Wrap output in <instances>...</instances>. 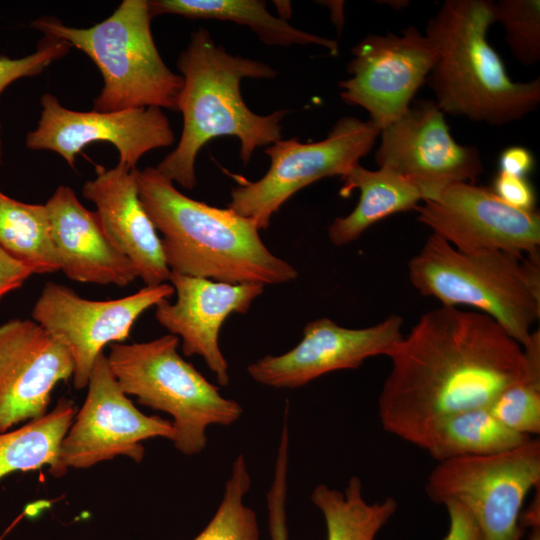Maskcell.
Masks as SVG:
<instances>
[{
	"label": "cell",
	"instance_id": "1",
	"mask_svg": "<svg viewBox=\"0 0 540 540\" xmlns=\"http://www.w3.org/2000/svg\"><path fill=\"white\" fill-rule=\"evenodd\" d=\"M388 357L380 422L413 445L438 419L488 407L526 364L523 347L490 316L444 305L423 314Z\"/></svg>",
	"mask_w": 540,
	"mask_h": 540
},
{
	"label": "cell",
	"instance_id": "2",
	"mask_svg": "<svg viewBox=\"0 0 540 540\" xmlns=\"http://www.w3.org/2000/svg\"><path fill=\"white\" fill-rule=\"evenodd\" d=\"M142 204L171 272L231 284H283L297 270L273 254L249 218L194 200L155 167L136 169Z\"/></svg>",
	"mask_w": 540,
	"mask_h": 540
},
{
	"label": "cell",
	"instance_id": "3",
	"mask_svg": "<svg viewBox=\"0 0 540 540\" xmlns=\"http://www.w3.org/2000/svg\"><path fill=\"white\" fill-rule=\"evenodd\" d=\"M177 64L184 80L177 101V110L183 115V129L176 148L155 167L166 178L193 189L197 183V155L216 137L238 138L244 165L258 147L281 139V121L288 111L258 115L245 104L240 91L245 78H274L276 71L272 67L229 54L204 28L191 34Z\"/></svg>",
	"mask_w": 540,
	"mask_h": 540
},
{
	"label": "cell",
	"instance_id": "4",
	"mask_svg": "<svg viewBox=\"0 0 540 540\" xmlns=\"http://www.w3.org/2000/svg\"><path fill=\"white\" fill-rule=\"evenodd\" d=\"M494 22L490 0H446L428 20L425 35L438 57L426 83L443 113L498 126L537 109L540 78L510 79L487 41Z\"/></svg>",
	"mask_w": 540,
	"mask_h": 540
},
{
	"label": "cell",
	"instance_id": "5",
	"mask_svg": "<svg viewBox=\"0 0 540 540\" xmlns=\"http://www.w3.org/2000/svg\"><path fill=\"white\" fill-rule=\"evenodd\" d=\"M152 18L147 0H123L108 18L88 28L66 26L52 17L30 25L81 50L96 64L104 85L92 110H177L184 80L161 58L151 32Z\"/></svg>",
	"mask_w": 540,
	"mask_h": 540
},
{
	"label": "cell",
	"instance_id": "6",
	"mask_svg": "<svg viewBox=\"0 0 540 540\" xmlns=\"http://www.w3.org/2000/svg\"><path fill=\"white\" fill-rule=\"evenodd\" d=\"M179 341L166 334L145 342L115 343L106 356L122 391L136 397L139 404L170 415L174 447L194 456L206 448L210 426L234 424L243 408L222 396L216 385L179 355Z\"/></svg>",
	"mask_w": 540,
	"mask_h": 540
},
{
	"label": "cell",
	"instance_id": "7",
	"mask_svg": "<svg viewBox=\"0 0 540 540\" xmlns=\"http://www.w3.org/2000/svg\"><path fill=\"white\" fill-rule=\"evenodd\" d=\"M523 256L502 251L464 253L432 234L408 262V277L421 295L444 306L480 310L524 346L540 317V300L524 280Z\"/></svg>",
	"mask_w": 540,
	"mask_h": 540
},
{
	"label": "cell",
	"instance_id": "8",
	"mask_svg": "<svg viewBox=\"0 0 540 540\" xmlns=\"http://www.w3.org/2000/svg\"><path fill=\"white\" fill-rule=\"evenodd\" d=\"M539 483L540 440L531 438L504 452L438 462L425 490L437 504L464 507L484 540H521L522 506Z\"/></svg>",
	"mask_w": 540,
	"mask_h": 540
},
{
	"label": "cell",
	"instance_id": "9",
	"mask_svg": "<svg viewBox=\"0 0 540 540\" xmlns=\"http://www.w3.org/2000/svg\"><path fill=\"white\" fill-rule=\"evenodd\" d=\"M380 130L369 120L341 117L318 142L278 140L265 149L270 167L257 181L231 190L229 209L267 229L272 216L296 192L322 178L344 176L373 148Z\"/></svg>",
	"mask_w": 540,
	"mask_h": 540
},
{
	"label": "cell",
	"instance_id": "10",
	"mask_svg": "<svg viewBox=\"0 0 540 540\" xmlns=\"http://www.w3.org/2000/svg\"><path fill=\"white\" fill-rule=\"evenodd\" d=\"M175 293L169 283L145 286L125 297L90 300L56 282H46L36 300L32 319L69 351L73 385L87 387L97 358L108 344L124 343L136 320Z\"/></svg>",
	"mask_w": 540,
	"mask_h": 540
},
{
	"label": "cell",
	"instance_id": "11",
	"mask_svg": "<svg viewBox=\"0 0 540 540\" xmlns=\"http://www.w3.org/2000/svg\"><path fill=\"white\" fill-rule=\"evenodd\" d=\"M350 77L339 82L342 100L365 109L380 131L409 108L434 67L438 52L414 26L400 34H370L352 47Z\"/></svg>",
	"mask_w": 540,
	"mask_h": 540
},
{
	"label": "cell",
	"instance_id": "12",
	"mask_svg": "<svg viewBox=\"0 0 540 540\" xmlns=\"http://www.w3.org/2000/svg\"><path fill=\"white\" fill-rule=\"evenodd\" d=\"M86 388L85 401L61 444V464L66 472L70 468L87 469L118 456L140 463L144 441L173 439L170 420L144 414L122 391L104 353L97 358Z\"/></svg>",
	"mask_w": 540,
	"mask_h": 540
},
{
	"label": "cell",
	"instance_id": "13",
	"mask_svg": "<svg viewBox=\"0 0 540 540\" xmlns=\"http://www.w3.org/2000/svg\"><path fill=\"white\" fill-rule=\"evenodd\" d=\"M418 222L464 253L539 251L540 214L503 202L491 188L451 184L413 209Z\"/></svg>",
	"mask_w": 540,
	"mask_h": 540
},
{
	"label": "cell",
	"instance_id": "14",
	"mask_svg": "<svg viewBox=\"0 0 540 540\" xmlns=\"http://www.w3.org/2000/svg\"><path fill=\"white\" fill-rule=\"evenodd\" d=\"M380 136L374 157L379 168L414 182L425 200L451 184L474 181L484 171L479 149L454 140L434 99L413 100Z\"/></svg>",
	"mask_w": 540,
	"mask_h": 540
},
{
	"label": "cell",
	"instance_id": "15",
	"mask_svg": "<svg viewBox=\"0 0 540 540\" xmlns=\"http://www.w3.org/2000/svg\"><path fill=\"white\" fill-rule=\"evenodd\" d=\"M37 127L28 132L31 150H50L74 168L76 156L90 143L109 142L118 150V163L129 169L147 152L173 144L175 135L162 109L141 107L120 111H75L44 93Z\"/></svg>",
	"mask_w": 540,
	"mask_h": 540
},
{
	"label": "cell",
	"instance_id": "16",
	"mask_svg": "<svg viewBox=\"0 0 540 540\" xmlns=\"http://www.w3.org/2000/svg\"><path fill=\"white\" fill-rule=\"evenodd\" d=\"M402 326L403 318L396 314L360 329L318 318L306 324L295 347L284 354L256 360L247 366V372L264 386L301 387L327 373L358 368L368 358L388 356L403 337Z\"/></svg>",
	"mask_w": 540,
	"mask_h": 540
},
{
	"label": "cell",
	"instance_id": "17",
	"mask_svg": "<svg viewBox=\"0 0 540 540\" xmlns=\"http://www.w3.org/2000/svg\"><path fill=\"white\" fill-rule=\"evenodd\" d=\"M68 349L33 319L0 325V432L48 412L61 381L73 377Z\"/></svg>",
	"mask_w": 540,
	"mask_h": 540
},
{
	"label": "cell",
	"instance_id": "18",
	"mask_svg": "<svg viewBox=\"0 0 540 540\" xmlns=\"http://www.w3.org/2000/svg\"><path fill=\"white\" fill-rule=\"evenodd\" d=\"M176 301L155 306V318L181 340L185 356H200L217 382H230L229 366L219 346V333L232 313H246L264 291L261 284H231L171 272Z\"/></svg>",
	"mask_w": 540,
	"mask_h": 540
},
{
	"label": "cell",
	"instance_id": "19",
	"mask_svg": "<svg viewBox=\"0 0 540 540\" xmlns=\"http://www.w3.org/2000/svg\"><path fill=\"white\" fill-rule=\"evenodd\" d=\"M136 169L118 163L107 169L95 165V178L82 187L92 202L113 245L132 263L146 286L166 283L170 277L161 238L138 192Z\"/></svg>",
	"mask_w": 540,
	"mask_h": 540
},
{
	"label": "cell",
	"instance_id": "20",
	"mask_svg": "<svg viewBox=\"0 0 540 540\" xmlns=\"http://www.w3.org/2000/svg\"><path fill=\"white\" fill-rule=\"evenodd\" d=\"M60 271L82 283L126 287L138 278L132 263L113 245L95 211L73 189L60 185L45 203Z\"/></svg>",
	"mask_w": 540,
	"mask_h": 540
},
{
	"label": "cell",
	"instance_id": "21",
	"mask_svg": "<svg viewBox=\"0 0 540 540\" xmlns=\"http://www.w3.org/2000/svg\"><path fill=\"white\" fill-rule=\"evenodd\" d=\"M341 180V197L346 198L357 189L360 198L352 212L335 218L328 227L329 239L336 246L357 240L373 224L390 215L413 210L425 200L418 185L385 168L370 170L357 164Z\"/></svg>",
	"mask_w": 540,
	"mask_h": 540
},
{
	"label": "cell",
	"instance_id": "22",
	"mask_svg": "<svg viewBox=\"0 0 540 540\" xmlns=\"http://www.w3.org/2000/svg\"><path fill=\"white\" fill-rule=\"evenodd\" d=\"M152 17L161 14L181 15L190 19L231 21L249 27L267 45H317L332 55L338 54L334 40L293 27L266 10L259 0H152L148 1Z\"/></svg>",
	"mask_w": 540,
	"mask_h": 540
},
{
	"label": "cell",
	"instance_id": "23",
	"mask_svg": "<svg viewBox=\"0 0 540 540\" xmlns=\"http://www.w3.org/2000/svg\"><path fill=\"white\" fill-rule=\"evenodd\" d=\"M531 438L508 429L487 407H480L438 419L422 434L415 446L442 462L504 452Z\"/></svg>",
	"mask_w": 540,
	"mask_h": 540
},
{
	"label": "cell",
	"instance_id": "24",
	"mask_svg": "<svg viewBox=\"0 0 540 540\" xmlns=\"http://www.w3.org/2000/svg\"><path fill=\"white\" fill-rule=\"evenodd\" d=\"M76 412L74 402L63 397L45 415L0 432V479L44 466L54 477L63 476L66 470L61 464V444Z\"/></svg>",
	"mask_w": 540,
	"mask_h": 540
},
{
	"label": "cell",
	"instance_id": "25",
	"mask_svg": "<svg viewBox=\"0 0 540 540\" xmlns=\"http://www.w3.org/2000/svg\"><path fill=\"white\" fill-rule=\"evenodd\" d=\"M310 498L324 517L327 540H374L398 507L391 496L368 503L357 476L349 479L343 492L318 484Z\"/></svg>",
	"mask_w": 540,
	"mask_h": 540
},
{
	"label": "cell",
	"instance_id": "26",
	"mask_svg": "<svg viewBox=\"0 0 540 540\" xmlns=\"http://www.w3.org/2000/svg\"><path fill=\"white\" fill-rule=\"evenodd\" d=\"M0 248L32 274L60 271L45 204L24 203L0 191Z\"/></svg>",
	"mask_w": 540,
	"mask_h": 540
},
{
	"label": "cell",
	"instance_id": "27",
	"mask_svg": "<svg viewBox=\"0 0 540 540\" xmlns=\"http://www.w3.org/2000/svg\"><path fill=\"white\" fill-rule=\"evenodd\" d=\"M524 376L504 389L487 407L505 427L532 437L540 433V332L533 331L522 346Z\"/></svg>",
	"mask_w": 540,
	"mask_h": 540
},
{
	"label": "cell",
	"instance_id": "28",
	"mask_svg": "<svg viewBox=\"0 0 540 540\" xmlns=\"http://www.w3.org/2000/svg\"><path fill=\"white\" fill-rule=\"evenodd\" d=\"M251 483L245 457L238 454L214 516L192 540H259L256 513L244 503Z\"/></svg>",
	"mask_w": 540,
	"mask_h": 540
},
{
	"label": "cell",
	"instance_id": "29",
	"mask_svg": "<svg viewBox=\"0 0 540 540\" xmlns=\"http://www.w3.org/2000/svg\"><path fill=\"white\" fill-rule=\"evenodd\" d=\"M495 22L505 31L513 56L523 65L540 60V1L500 0L494 2Z\"/></svg>",
	"mask_w": 540,
	"mask_h": 540
},
{
	"label": "cell",
	"instance_id": "30",
	"mask_svg": "<svg viewBox=\"0 0 540 540\" xmlns=\"http://www.w3.org/2000/svg\"><path fill=\"white\" fill-rule=\"evenodd\" d=\"M288 411L289 407L286 406L275 458L273 478L266 493L268 531L270 540L289 539L286 512L290 444Z\"/></svg>",
	"mask_w": 540,
	"mask_h": 540
},
{
	"label": "cell",
	"instance_id": "31",
	"mask_svg": "<svg viewBox=\"0 0 540 540\" xmlns=\"http://www.w3.org/2000/svg\"><path fill=\"white\" fill-rule=\"evenodd\" d=\"M72 47L65 41L45 36L37 50L22 58L0 57V95L14 81L41 74L53 62L67 55ZM3 162V142L0 124V165Z\"/></svg>",
	"mask_w": 540,
	"mask_h": 540
},
{
	"label": "cell",
	"instance_id": "32",
	"mask_svg": "<svg viewBox=\"0 0 540 540\" xmlns=\"http://www.w3.org/2000/svg\"><path fill=\"white\" fill-rule=\"evenodd\" d=\"M491 189L503 202L514 208L525 211L536 210V194L526 177L499 172Z\"/></svg>",
	"mask_w": 540,
	"mask_h": 540
},
{
	"label": "cell",
	"instance_id": "33",
	"mask_svg": "<svg viewBox=\"0 0 540 540\" xmlns=\"http://www.w3.org/2000/svg\"><path fill=\"white\" fill-rule=\"evenodd\" d=\"M449 516V528L444 540H484L469 512L455 502L443 504Z\"/></svg>",
	"mask_w": 540,
	"mask_h": 540
},
{
	"label": "cell",
	"instance_id": "34",
	"mask_svg": "<svg viewBox=\"0 0 540 540\" xmlns=\"http://www.w3.org/2000/svg\"><path fill=\"white\" fill-rule=\"evenodd\" d=\"M32 272L0 248V299L18 289Z\"/></svg>",
	"mask_w": 540,
	"mask_h": 540
},
{
	"label": "cell",
	"instance_id": "35",
	"mask_svg": "<svg viewBox=\"0 0 540 540\" xmlns=\"http://www.w3.org/2000/svg\"><path fill=\"white\" fill-rule=\"evenodd\" d=\"M534 157L530 150L522 146L504 149L499 158V172L526 177L534 167Z\"/></svg>",
	"mask_w": 540,
	"mask_h": 540
},
{
	"label": "cell",
	"instance_id": "36",
	"mask_svg": "<svg viewBox=\"0 0 540 540\" xmlns=\"http://www.w3.org/2000/svg\"><path fill=\"white\" fill-rule=\"evenodd\" d=\"M528 540H540V525L532 526Z\"/></svg>",
	"mask_w": 540,
	"mask_h": 540
},
{
	"label": "cell",
	"instance_id": "37",
	"mask_svg": "<svg viewBox=\"0 0 540 540\" xmlns=\"http://www.w3.org/2000/svg\"><path fill=\"white\" fill-rule=\"evenodd\" d=\"M383 3H390L396 9H401L408 5L409 1H385Z\"/></svg>",
	"mask_w": 540,
	"mask_h": 540
}]
</instances>
